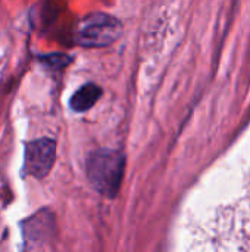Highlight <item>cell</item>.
<instances>
[{"label": "cell", "mask_w": 250, "mask_h": 252, "mask_svg": "<svg viewBox=\"0 0 250 252\" xmlns=\"http://www.w3.org/2000/svg\"><path fill=\"white\" fill-rule=\"evenodd\" d=\"M122 34V22L108 13H90L75 27V43L87 49H100L113 44Z\"/></svg>", "instance_id": "cell-2"}, {"label": "cell", "mask_w": 250, "mask_h": 252, "mask_svg": "<svg viewBox=\"0 0 250 252\" xmlns=\"http://www.w3.org/2000/svg\"><path fill=\"white\" fill-rule=\"evenodd\" d=\"M55 233V217L47 210H41L22 221V235L27 248H43L53 239Z\"/></svg>", "instance_id": "cell-4"}, {"label": "cell", "mask_w": 250, "mask_h": 252, "mask_svg": "<svg viewBox=\"0 0 250 252\" xmlns=\"http://www.w3.org/2000/svg\"><path fill=\"white\" fill-rule=\"evenodd\" d=\"M38 61L53 71H60L72 62V58L65 53H49V55H40Z\"/></svg>", "instance_id": "cell-6"}, {"label": "cell", "mask_w": 250, "mask_h": 252, "mask_svg": "<svg viewBox=\"0 0 250 252\" xmlns=\"http://www.w3.org/2000/svg\"><path fill=\"white\" fill-rule=\"evenodd\" d=\"M102 93L103 90L97 84L87 83L71 96L69 106L75 112H85L97 103V100L102 97Z\"/></svg>", "instance_id": "cell-5"}, {"label": "cell", "mask_w": 250, "mask_h": 252, "mask_svg": "<svg viewBox=\"0 0 250 252\" xmlns=\"http://www.w3.org/2000/svg\"><path fill=\"white\" fill-rule=\"evenodd\" d=\"M56 159V142L49 137H40L25 145L24 174L35 179H44Z\"/></svg>", "instance_id": "cell-3"}, {"label": "cell", "mask_w": 250, "mask_h": 252, "mask_svg": "<svg viewBox=\"0 0 250 252\" xmlns=\"http://www.w3.org/2000/svg\"><path fill=\"white\" fill-rule=\"evenodd\" d=\"M85 173L91 186L105 198H116L124 173H125V155L118 149H96L85 162Z\"/></svg>", "instance_id": "cell-1"}]
</instances>
